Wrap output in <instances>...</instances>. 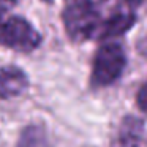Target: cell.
I'll use <instances>...</instances> for the list:
<instances>
[{"label": "cell", "instance_id": "cell-1", "mask_svg": "<svg viewBox=\"0 0 147 147\" xmlns=\"http://www.w3.org/2000/svg\"><path fill=\"white\" fill-rule=\"evenodd\" d=\"M103 0H65L62 13L65 33L74 43L95 38L96 29L101 22L100 5Z\"/></svg>", "mask_w": 147, "mask_h": 147}, {"label": "cell", "instance_id": "cell-2", "mask_svg": "<svg viewBox=\"0 0 147 147\" xmlns=\"http://www.w3.org/2000/svg\"><path fill=\"white\" fill-rule=\"evenodd\" d=\"M125 67H127V54L123 46L109 40L95 52L90 73V87L96 90L112 86L122 76Z\"/></svg>", "mask_w": 147, "mask_h": 147}, {"label": "cell", "instance_id": "cell-3", "mask_svg": "<svg viewBox=\"0 0 147 147\" xmlns=\"http://www.w3.org/2000/svg\"><path fill=\"white\" fill-rule=\"evenodd\" d=\"M43 36L27 19L0 14V45L13 51L29 54L40 48Z\"/></svg>", "mask_w": 147, "mask_h": 147}, {"label": "cell", "instance_id": "cell-4", "mask_svg": "<svg viewBox=\"0 0 147 147\" xmlns=\"http://www.w3.org/2000/svg\"><path fill=\"white\" fill-rule=\"evenodd\" d=\"M136 21L138 18L133 7H128V5L123 3V7L115 8L108 18H103L93 40L108 41V40L119 38V36L125 35L127 32H130V29L136 24Z\"/></svg>", "mask_w": 147, "mask_h": 147}, {"label": "cell", "instance_id": "cell-5", "mask_svg": "<svg viewBox=\"0 0 147 147\" xmlns=\"http://www.w3.org/2000/svg\"><path fill=\"white\" fill-rule=\"evenodd\" d=\"M29 87V76L16 65L0 67V100H11L22 95Z\"/></svg>", "mask_w": 147, "mask_h": 147}, {"label": "cell", "instance_id": "cell-6", "mask_svg": "<svg viewBox=\"0 0 147 147\" xmlns=\"http://www.w3.org/2000/svg\"><path fill=\"white\" fill-rule=\"evenodd\" d=\"M16 147H54L49 141V136L41 125L30 123L22 128L19 133Z\"/></svg>", "mask_w": 147, "mask_h": 147}, {"label": "cell", "instance_id": "cell-7", "mask_svg": "<svg viewBox=\"0 0 147 147\" xmlns=\"http://www.w3.org/2000/svg\"><path fill=\"white\" fill-rule=\"evenodd\" d=\"M136 105L142 114L147 115V81L141 86V89L136 93Z\"/></svg>", "mask_w": 147, "mask_h": 147}, {"label": "cell", "instance_id": "cell-8", "mask_svg": "<svg viewBox=\"0 0 147 147\" xmlns=\"http://www.w3.org/2000/svg\"><path fill=\"white\" fill-rule=\"evenodd\" d=\"M18 0H0V14H5L10 8L16 5Z\"/></svg>", "mask_w": 147, "mask_h": 147}, {"label": "cell", "instance_id": "cell-9", "mask_svg": "<svg viewBox=\"0 0 147 147\" xmlns=\"http://www.w3.org/2000/svg\"><path fill=\"white\" fill-rule=\"evenodd\" d=\"M125 5H128V7H139V5L146 3L147 0H122Z\"/></svg>", "mask_w": 147, "mask_h": 147}, {"label": "cell", "instance_id": "cell-10", "mask_svg": "<svg viewBox=\"0 0 147 147\" xmlns=\"http://www.w3.org/2000/svg\"><path fill=\"white\" fill-rule=\"evenodd\" d=\"M41 2H45V3H48V5L54 3V0H41Z\"/></svg>", "mask_w": 147, "mask_h": 147}]
</instances>
